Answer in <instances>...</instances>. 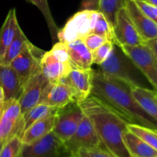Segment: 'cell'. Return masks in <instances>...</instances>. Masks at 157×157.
<instances>
[{"instance_id":"cell-9","label":"cell","mask_w":157,"mask_h":157,"mask_svg":"<svg viewBox=\"0 0 157 157\" xmlns=\"http://www.w3.org/2000/svg\"><path fill=\"white\" fill-rule=\"evenodd\" d=\"M115 44L118 46H136L145 43L136 30L126 7L121 8L116 14L113 23Z\"/></svg>"},{"instance_id":"cell-33","label":"cell","mask_w":157,"mask_h":157,"mask_svg":"<svg viewBox=\"0 0 157 157\" xmlns=\"http://www.w3.org/2000/svg\"><path fill=\"white\" fill-rule=\"evenodd\" d=\"M100 0H82L80 10L98 11Z\"/></svg>"},{"instance_id":"cell-25","label":"cell","mask_w":157,"mask_h":157,"mask_svg":"<svg viewBox=\"0 0 157 157\" xmlns=\"http://www.w3.org/2000/svg\"><path fill=\"white\" fill-rule=\"evenodd\" d=\"M26 1L32 3V5L36 6L39 9V11L44 16L46 22H47V25L48 27L49 31H50L51 35H52V39L56 40L57 34H58L59 29L57 26L56 23H55V20L52 17V13H51L48 0H26Z\"/></svg>"},{"instance_id":"cell-21","label":"cell","mask_w":157,"mask_h":157,"mask_svg":"<svg viewBox=\"0 0 157 157\" xmlns=\"http://www.w3.org/2000/svg\"><path fill=\"white\" fill-rule=\"evenodd\" d=\"M123 139L131 157H157V150L128 130Z\"/></svg>"},{"instance_id":"cell-34","label":"cell","mask_w":157,"mask_h":157,"mask_svg":"<svg viewBox=\"0 0 157 157\" xmlns=\"http://www.w3.org/2000/svg\"><path fill=\"white\" fill-rule=\"evenodd\" d=\"M146 44H147V45L150 47V48L151 49L153 55H154V56L156 57L157 60V38L146 41Z\"/></svg>"},{"instance_id":"cell-29","label":"cell","mask_w":157,"mask_h":157,"mask_svg":"<svg viewBox=\"0 0 157 157\" xmlns=\"http://www.w3.org/2000/svg\"><path fill=\"white\" fill-rule=\"evenodd\" d=\"M22 147L21 137L15 135L5 143L0 152V157H19Z\"/></svg>"},{"instance_id":"cell-7","label":"cell","mask_w":157,"mask_h":157,"mask_svg":"<svg viewBox=\"0 0 157 157\" xmlns=\"http://www.w3.org/2000/svg\"><path fill=\"white\" fill-rule=\"evenodd\" d=\"M44 53L32 43L11 62L10 66L18 75L22 88L32 77L41 72V60Z\"/></svg>"},{"instance_id":"cell-12","label":"cell","mask_w":157,"mask_h":157,"mask_svg":"<svg viewBox=\"0 0 157 157\" xmlns=\"http://www.w3.org/2000/svg\"><path fill=\"white\" fill-rule=\"evenodd\" d=\"M94 70L87 69H72L64 78L75 96L76 104L82 102L91 94Z\"/></svg>"},{"instance_id":"cell-15","label":"cell","mask_w":157,"mask_h":157,"mask_svg":"<svg viewBox=\"0 0 157 157\" xmlns=\"http://www.w3.org/2000/svg\"><path fill=\"white\" fill-rule=\"evenodd\" d=\"M125 7L144 41L157 38V25L141 11L135 0H126Z\"/></svg>"},{"instance_id":"cell-20","label":"cell","mask_w":157,"mask_h":157,"mask_svg":"<svg viewBox=\"0 0 157 157\" xmlns=\"http://www.w3.org/2000/svg\"><path fill=\"white\" fill-rule=\"evenodd\" d=\"M20 29L15 9H10L0 29V62Z\"/></svg>"},{"instance_id":"cell-5","label":"cell","mask_w":157,"mask_h":157,"mask_svg":"<svg viewBox=\"0 0 157 157\" xmlns=\"http://www.w3.org/2000/svg\"><path fill=\"white\" fill-rule=\"evenodd\" d=\"M124 53L133 61L146 79L157 91V60L145 43L136 46H121Z\"/></svg>"},{"instance_id":"cell-28","label":"cell","mask_w":157,"mask_h":157,"mask_svg":"<svg viewBox=\"0 0 157 157\" xmlns=\"http://www.w3.org/2000/svg\"><path fill=\"white\" fill-rule=\"evenodd\" d=\"M93 33L105 36L109 41L114 43L113 25L106 18L105 15L99 11H98V17H97L94 26Z\"/></svg>"},{"instance_id":"cell-22","label":"cell","mask_w":157,"mask_h":157,"mask_svg":"<svg viewBox=\"0 0 157 157\" xmlns=\"http://www.w3.org/2000/svg\"><path fill=\"white\" fill-rule=\"evenodd\" d=\"M133 96L143 109L157 122V99L155 90L147 87H131Z\"/></svg>"},{"instance_id":"cell-40","label":"cell","mask_w":157,"mask_h":157,"mask_svg":"<svg viewBox=\"0 0 157 157\" xmlns=\"http://www.w3.org/2000/svg\"><path fill=\"white\" fill-rule=\"evenodd\" d=\"M66 157H75V156H71V155H69V156H67Z\"/></svg>"},{"instance_id":"cell-17","label":"cell","mask_w":157,"mask_h":157,"mask_svg":"<svg viewBox=\"0 0 157 157\" xmlns=\"http://www.w3.org/2000/svg\"><path fill=\"white\" fill-rule=\"evenodd\" d=\"M0 87L4 93L5 102L18 99L22 91L19 78L10 65L0 64Z\"/></svg>"},{"instance_id":"cell-30","label":"cell","mask_w":157,"mask_h":157,"mask_svg":"<svg viewBox=\"0 0 157 157\" xmlns=\"http://www.w3.org/2000/svg\"><path fill=\"white\" fill-rule=\"evenodd\" d=\"M113 45H114V43L110 41H107L104 44H101L99 48H98L92 53L93 64L100 65L101 63L104 62L110 55Z\"/></svg>"},{"instance_id":"cell-4","label":"cell","mask_w":157,"mask_h":157,"mask_svg":"<svg viewBox=\"0 0 157 157\" xmlns=\"http://www.w3.org/2000/svg\"><path fill=\"white\" fill-rule=\"evenodd\" d=\"M98 11L80 10L71 17L64 27L58 30V41L69 43L78 39H84L93 33L94 26Z\"/></svg>"},{"instance_id":"cell-24","label":"cell","mask_w":157,"mask_h":157,"mask_svg":"<svg viewBox=\"0 0 157 157\" xmlns=\"http://www.w3.org/2000/svg\"><path fill=\"white\" fill-rule=\"evenodd\" d=\"M59 109L50 107L43 104H38L22 114L23 133L32 124L49 115L55 114L59 112Z\"/></svg>"},{"instance_id":"cell-16","label":"cell","mask_w":157,"mask_h":157,"mask_svg":"<svg viewBox=\"0 0 157 157\" xmlns=\"http://www.w3.org/2000/svg\"><path fill=\"white\" fill-rule=\"evenodd\" d=\"M72 67L54 57L50 51L44 52L41 60V72L48 82H57L67 76Z\"/></svg>"},{"instance_id":"cell-39","label":"cell","mask_w":157,"mask_h":157,"mask_svg":"<svg viewBox=\"0 0 157 157\" xmlns=\"http://www.w3.org/2000/svg\"><path fill=\"white\" fill-rule=\"evenodd\" d=\"M155 94H156V98L157 99V91H156V90H155Z\"/></svg>"},{"instance_id":"cell-37","label":"cell","mask_w":157,"mask_h":157,"mask_svg":"<svg viewBox=\"0 0 157 157\" xmlns=\"http://www.w3.org/2000/svg\"><path fill=\"white\" fill-rule=\"evenodd\" d=\"M5 143L6 142H0V152H1V150H2V148L3 145L5 144Z\"/></svg>"},{"instance_id":"cell-32","label":"cell","mask_w":157,"mask_h":157,"mask_svg":"<svg viewBox=\"0 0 157 157\" xmlns=\"http://www.w3.org/2000/svg\"><path fill=\"white\" fill-rule=\"evenodd\" d=\"M83 41H84L87 48L91 52V53H93L101 44H104L107 41H109V40L105 36L98 35V34L91 33L87 35L86 38H84Z\"/></svg>"},{"instance_id":"cell-11","label":"cell","mask_w":157,"mask_h":157,"mask_svg":"<svg viewBox=\"0 0 157 157\" xmlns=\"http://www.w3.org/2000/svg\"><path fill=\"white\" fill-rule=\"evenodd\" d=\"M39 104L61 110L70 104H76V101L70 86L63 78L57 82H48L41 94Z\"/></svg>"},{"instance_id":"cell-23","label":"cell","mask_w":157,"mask_h":157,"mask_svg":"<svg viewBox=\"0 0 157 157\" xmlns=\"http://www.w3.org/2000/svg\"><path fill=\"white\" fill-rule=\"evenodd\" d=\"M31 44L32 42L28 39L23 31L20 29L12 42L8 48L6 55L0 62V64L10 65L11 62Z\"/></svg>"},{"instance_id":"cell-18","label":"cell","mask_w":157,"mask_h":157,"mask_svg":"<svg viewBox=\"0 0 157 157\" xmlns=\"http://www.w3.org/2000/svg\"><path fill=\"white\" fill-rule=\"evenodd\" d=\"M69 55V62L72 69L90 68L93 64L92 53L82 39L66 43Z\"/></svg>"},{"instance_id":"cell-36","label":"cell","mask_w":157,"mask_h":157,"mask_svg":"<svg viewBox=\"0 0 157 157\" xmlns=\"http://www.w3.org/2000/svg\"><path fill=\"white\" fill-rule=\"evenodd\" d=\"M144 1L147 2L149 4L152 5V6H156L157 7V0H144Z\"/></svg>"},{"instance_id":"cell-2","label":"cell","mask_w":157,"mask_h":157,"mask_svg":"<svg viewBox=\"0 0 157 157\" xmlns=\"http://www.w3.org/2000/svg\"><path fill=\"white\" fill-rule=\"evenodd\" d=\"M91 94L108 104L130 124L157 129V122L151 117L133 96L131 87L126 83L94 71Z\"/></svg>"},{"instance_id":"cell-31","label":"cell","mask_w":157,"mask_h":157,"mask_svg":"<svg viewBox=\"0 0 157 157\" xmlns=\"http://www.w3.org/2000/svg\"><path fill=\"white\" fill-rule=\"evenodd\" d=\"M71 156L75 157H115L103 147L79 149L72 153Z\"/></svg>"},{"instance_id":"cell-1","label":"cell","mask_w":157,"mask_h":157,"mask_svg":"<svg viewBox=\"0 0 157 157\" xmlns=\"http://www.w3.org/2000/svg\"><path fill=\"white\" fill-rule=\"evenodd\" d=\"M77 104L91 121L105 150L115 157H131L123 139L130 124L125 117L92 94Z\"/></svg>"},{"instance_id":"cell-6","label":"cell","mask_w":157,"mask_h":157,"mask_svg":"<svg viewBox=\"0 0 157 157\" xmlns=\"http://www.w3.org/2000/svg\"><path fill=\"white\" fill-rule=\"evenodd\" d=\"M69 155L64 143L52 131L32 144H23L19 157H66Z\"/></svg>"},{"instance_id":"cell-10","label":"cell","mask_w":157,"mask_h":157,"mask_svg":"<svg viewBox=\"0 0 157 157\" xmlns=\"http://www.w3.org/2000/svg\"><path fill=\"white\" fill-rule=\"evenodd\" d=\"M64 145L70 155L79 149L97 147L104 148L93 124L85 115L75 133L68 140L64 143Z\"/></svg>"},{"instance_id":"cell-27","label":"cell","mask_w":157,"mask_h":157,"mask_svg":"<svg viewBox=\"0 0 157 157\" xmlns=\"http://www.w3.org/2000/svg\"><path fill=\"white\" fill-rule=\"evenodd\" d=\"M125 4L126 0H100L98 11L104 14L113 26L117 12L124 7Z\"/></svg>"},{"instance_id":"cell-14","label":"cell","mask_w":157,"mask_h":157,"mask_svg":"<svg viewBox=\"0 0 157 157\" xmlns=\"http://www.w3.org/2000/svg\"><path fill=\"white\" fill-rule=\"evenodd\" d=\"M48 80L44 78L41 72L32 77L23 87L22 91L18 98V101L21 107V112L22 114L39 104L41 94Z\"/></svg>"},{"instance_id":"cell-26","label":"cell","mask_w":157,"mask_h":157,"mask_svg":"<svg viewBox=\"0 0 157 157\" xmlns=\"http://www.w3.org/2000/svg\"><path fill=\"white\" fill-rule=\"evenodd\" d=\"M127 129L129 131L134 133L150 147L157 150V134L155 133L153 129L148 128L136 124H128Z\"/></svg>"},{"instance_id":"cell-8","label":"cell","mask_w":157,"mask_h":157,"mask_svg":"<svg viewBox=\"0 0 157 157\" xmlns=\"http://www.w3.org/2000/svg\"><path fill=\"white\" fill-rule=\"evenodd\" d=\"M23 133V119L21 107L17 99L5 102L0 117V142H6L15 135L20 137Z\"/></svg>"},{"instance_id":"cell-19","label":"cell","mask_w":157,"mask_h":157,"mask_svg":"<svg viewBox=\"0 0 157 157\" xmlns=\"http://www.w3.org/2000/svg\"><path fill=\"white\" fill-rule=\"evenodd\" d=\"M58 113L49 115L36 122L32 124L28 129H26L21 136V140L24 145L30 144L38 140L41 139L53 131L58 121Z\"/></svg>"},{"instance_id":"cell-38","label":"cell","mask_w":157,"mask_h":157,"mask_svg":"<svg viewBox=\"0 0 157 157\" xmlns=\"http://www.w3.org/2000/svg\"><path fill=\"white\" fill-rule=\"evenodd\" d=\"M153 130H154L155 133H156V134H157V129H153Z\"/></svg>"},{"instance_id":"cell-35","label":"cell","mask_w":157,"mask_h":157,"mask_svg":"<svg viewBox=\"0 0 157 157\" xmlns=\"http://www.w3.org/2000/svg\"><path fill=\"white\" fill-rule=\"evenodd\" d=\"M5 107V97L4 93H3L2 89L0 87V117H1L2 113L3 110Z\"/></svg>"},{"instance_id":"cell-3","label":"cell","mask_w":157,"mask_h":157,"mask_svg":"<svg viewBox=\"0 0 157 157\" xmlns=\"http://www.w3.org/2000/svg\"><path fill=\"white\" fill-rule=\"evenodd\" d=\"M98 66L101 72L126 83L130 87L149 88L144 81L146 78L144 75L121 48L117 44H114L108 58Z\"/></svg>"},{"instance_id":"cell-13","label":"cell","mask_w":157,"mask_h":157,"mask_svg":"<svg viewBox=\"0 0 157 157\" xmlns=\"http://www.w3.org/2000/svg\"><path fill=\"white\" fill-rule=\"evenodd\" d=\"M84 113L78 104L75 107L66 110V107L58 112V117L53 131L64 143L68 140L78 129L84 118Z\"/></svg>"}]
</instances>
